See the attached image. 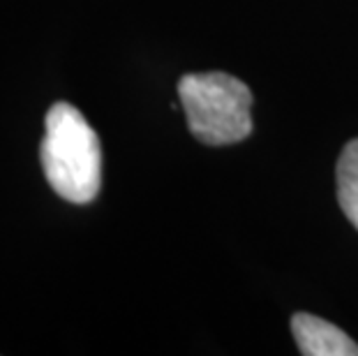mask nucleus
<instances>
[{"label": "nucleus", "instance_id": "nucleus-4", "mask_svg": "<svg viewBox=\"0 0 358 356\" xmlns=\"http://www.w3.org/2000/svg\"><path fill=\"white\" fill-rule=\"evenodd\" d=\"M338 201L358 229V139L349 141L338 160Z\"/></svg>", "mask_w": 358, "mask_h": 356}, {"label": "nucleus", "instance_id": "nucleus-2", "mask_svg": "<svg viewBox=\"0 0 358 356\" xmlns=\"http://www.w3.org/2000/svg\"><path fill=\"white\" fill-rule=\"evenodd\" d=\"M187 127L201 143L227 146L252 132V93L241 79L224 72L187 74L178 81Z\"/></svg>", "mask_w": 358, "mask_h": 356}, {"label": "nucleus", "instance_id": "nucleus-1", "mask_svg": "<svg viewBox=\"0 0 358 356\" xmlns=\"http://www.w3.org/2000/svg\"><path fill=\"white\" fill-rule=\"evenodd\" d=\"M40 157L49 185L63 199L88 204L100 192V139L77 107L56 102L49 109Z\"/></svg>", "mask_w": 358, "mask_h": 356}, {"label": "nucleus", "instance_id": "nucleus-3", "mask_svg": "<svg viewBox=\"0 0 358 356\" xmlns=\"http://www.w3.org/2000/svg\"><path fill=\"white\" fill-rule=\"evenodd\" d=\"M292 331L301 354L306 356H358V345L345 331L315 315H294Z\"/></svg>", "mask_w": 358, "mask_h": 356}]
</instances>
